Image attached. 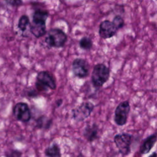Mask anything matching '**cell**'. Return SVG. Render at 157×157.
Listing matches in <instances>:
<instances>
[{
    "mask_svg": "<svg viewBox=\"0 0 157 157\" xmlns=\"http://www.w3.org/2000/svg\"><path fill=\"white\" fill-rule=\"evenodd\" d=\"M5 155L9 157H19L22 155V152L18 150H11L6 152Z\"/></svg>",
    "mask_w": 157,
    "mask_h": 157,
    "instance_id": "cell-19",
    "label": "cell"
},
{
    "mask_svg": "<svg viewBox=\"0 0 157 157\" xmlns=\"http://www.w3.org/2000/svg\"><path fill=\"white\" fill-rule=\"evenodd\" d=\"M5 1L8 4L15 7H20L23 4L22 0H5Z\"/></svg>",
    "mask_w": 157,
    "mask_h": 157,
    "instance_id": "cell-20",
    "label": "cell"
},
{
    "mask_svg": "<svg viewBox=\"0 0 157 157\" xmlns=\"http://www.w3.org/2000/svg\"><path fill=\"white\" fill-rule=\"evenodd\" d=\"M72 71L75 77L78 78L87 77L90 73V65L88 61L82 58H77L72 62Z\"/></svg>",
    "mask_w": 157,
    "mask_h": 157,
    "instance_id": "cell-7",
    "label": "cell"
},
{
    "mask_svg": "<svg viewBox=\"0 0 157 157\" xmlns=\"http://www.w3.org/2000/svg\"><path fill=\"white\" fill-rule=\"evenodd\" d=\"M99 127L96 123L88 124L83 131V136L88 142H93L98 139Z\"/></svg>",
    "mask_w": 157,
    "mask_h": 157,
    "instance_id": "cell-10",
    "label": "cell"
},
{
    "mask_svg": "<svg viewBox=\"0 0 157 157\" xmlns=\"http://www.w3.org/2000/svg\"><path fill=\"white\" fill-rule=\"evenodd\" d=\"M94 105L89 101L82 102L71 110V117L76 122H82L88 118L94 109Z\"/></svg>",
    "mask_w": 157,
    "mask_h": 157,
    "instance_id": "cell-5",
    "label": "cell"
},
{
    "mask_svg": "<svg viewBox=\"0 0 157 157\" xmlns=\"http://www.w3.org/2000/svg\"><path fill=\"white\" fill-rule=\"evenodd\" d=\"M49 16L48 11L42 9H37L34 11L33 15V22L46 23L47 19Z\"/></svg>",
    "mask_w": 157,
    "mask_h": 157,
    "instance_id": "cell-15",
    "label": "cell"
},
{
    "mask_svg": "<svg viewBox=\"0 0 157 157\" xmlns=\"http://www.w3.org/2000/svg\"><path fill=\"white\" fill-rule=\"evenodd\" d=\"M29 30L32 34L36 38L43 37L47 33L46 23L33 22L29 23Z\"/></svg>",
    "mask_w": 157,
    "mask_h": 157,
    "instance_id": "cell-12",
    "label": "cell"
},
{
    "mask_svg": "<svg viewBox=\"0 0 157 157\" xmlns=\"http://www.w3.org/2000/svg\"><path fill=\"white\" fill-rule=\"evenodd\" d=\"M118 29L113 24L112 21L105 20L102 21L99 27V35L103 39H110L117 34Z\"/></svg>",
    "mask_w": 157,
    "mask_h": 157,
    "instance_id": "cell-9",
    "label": "cell"
},
{
    "mask_svg": "<svg viewBox=\"0 0 157 157\" xmlns=\"http://www.w3.org/2000/svg\"><path fill=\"white\" fill-rule=\"evenodd\" d=\"M79 47L83 50H90L93 46L92 39L87 36H84L80 39L78 42Z\"/></svg>",
    "mask_w": 157,
    "mask_h": 157,
    "instance_id": "cell-16",
    "label": "cell"
},
{
    "mask_svg": "<svg viewBox=\"0 0 157 157\" xmlns=\"http://www.w3.org/2000/svg\"><path fill=\"white\" fill-rule=\"evenodd\" d=\"M63 99H58L55 102V104L56 107V108L59 107L63 104Z\"/></svg>",
    "mask_w": 157,
    "mask_h": 157,
    "instance_id": "cell-22",
    "label": "cell"
},
{
    "mask_svg": "<svg viewBox=\"0 0 157 157\" xmlns=\"http://www.w3.org/2000/svg\"><path fill=\"white\" fill-rule=\"evenodd\" d=\"M29 23L30 21L29 17L26 15H23L19 18L18 23V28L22 32H24L26 31V28L29 25Z\"/></svg>",
    "mask_w": 157,
    "mask_h": 157,
    "instance_id": "cell-17",
    "label": "cell"
},
{
    "mask_svg": "<svg viewBox=\"0 0 157 157\" xmlns=\"http://www.w3.org/2000/svg\"><path fill=\"white\" fill-rule=\"evenodd\" d=\"M130 110L131 106L128 100L122 101L117 105L115 110L113 118L117 125L121 126L126 124Z\"/></svg>",
    "mask_w": 157,
    "mask_h": 157,
    "instance_id": "cell-6",
    "label": "cell"
},
{
    "mask_svg": "<svg viewBox=\"0 0 157 157\" xmlns=\"http://www.w3.org/2000/svg\"><path fill=\"white\" fill-rule=\"evenodd\" d=\"M110 69L104 63H98L93 67L91 73V83L96 88L102 87L109 79Z\"/></svg>",
    "mask_w": 157,
    "mask_h": 157,
    "instance_id": "cell-1",
    "label": "cell"
},
{
    "mask_svg": "<svg viewBox=\"0 0 157 157\" xmlns=\"http://www.w3.org/2000/svg\"><path fill=\"white\" fill-rule=\"evenodd\" d=\"M45 156L48 157H61V148L59 145L55 142L52 144L51 145L48 147L44 150Z\"/></svg>",
    "mask_w": 157,
    "mask_h": 157,
    "instance_id": "cell-14",
    "label": "cell"
},
{
    "mask_svg": "<svg viewBox=\"0 0 157 157\" xmlns=\"http://www.w3.org/2000/svg\"><path fill=\"white\" fill-rule=\"evenodd\" d=\"M38 91L36 89H31L29 90H28L27 91V96L29 98H37L39 96V93H38Z\"/></svg>",
    "mask_w": 157,
    "mask_h": 157,
    "instance_id": "cell-21",
    "label": "cell"
},
{
    "mask_svg": "<svg viewBox=\"0 0 157 157\" xmlns=\"http://www.w3.org/2000/svg\"><path fill=\"white\" fill-rule=\"evenodd\" d=\"M112 23L114 25V26L116 27V28L118 29V31L121 29L124 25V20L120 15H116L113 18Z\"/></svg>",
    "mask_w": 157,
    "mask_h": 157,
    "instance_id": "cell-18",
    "label": "cell"
},
{
    "mask_svg": "<svg viewBox=\"0 0 157 157\" xmlns=\"http://www.w3.org/2000/svg\"><path fill=\"white\" fill-rule=\"evenodd\" d=\"M156 156V151H154L152 154H151L149 156L150 157H151V156Z\"/></svg>",
    "mask_w": 157,
    "mask_h": 157,
    "instance_id": "cell-23",
    "label": "cell"
},
{
    "mask_svg": "<svg viewBox=\"0 0 157 157\" xmlns=\"http://www.w3.org/2000/svg\"><path fill=\"white\" fill-rule=\"evenodd\" d=\"M53 120L45 115H42L36 119L35 126L40 129L48 130L51 128Z\"/></svg>",
    "mask_w": 157,
    "mask_h": 157,
    "instance_id": "cell-13",
    "label": "cell"
},
{
    "mask_svg": "<svg viewBox=\"0 0 157 157\" xmlns=\"http://www.w3.org/2000/svg\"><path fill=\"white\" fill-rule=\"evenodd\" d=\"M67 40V34L61 29L51 28L47 32L45 38V43L51 48H62Z\"/></svg>",
    "mask_w": 157,
    "mask_h": 157,
    "instance_id": "cell-3",
    "label": "cell"
},
{
    "mask_svg": "<svg viewBox=\"0 0 157 157\" xmlns=\"http://www.w3.org/2000/svg\"><path fill=\"white\" fill-rule=\"evenodd\" d=\"M13 115L15 118L23 123L29 121L31 118V112L28 104L26 102L17 103L13 108Z\"/></svg>",
    "mask_w": 157,
    "mask_h": 157,
    "instance_id": "cell-8",
    "label": "cell"
},
{
    "mask_svg": "<svg viewBox=\"0 0 157 157\" xmlns=\"http://www.w3.org/2000/svg\"><path fill=\"white\" fill-rule=\"evenodd\" d=\"M156 133L152 134L146 137L142 142L140 148L139 153L141 155H146L150 152L156 142Z\"/></svg>",
    "mask_w": 157,
    "mask_h": 157,
    "instance_id": "cell-11",
    "label": "cell"
},
{
    "mask_svg": "<svg viewBox=\"0 0 157 157\" xmlns=\"http://www.w3.org/2000/svg\"><path fill=\"white\" fill-rule=\"evenodd\" d=\"M35 87L39 92H46L48 89L55 90L56 88V83L53 75L48 71H42L38 72Z\"/></svg>",
    "mask_w": 157,
    "mask_h": 157,
    "instance_id": "cell-2",
    "label": "cell"
},
{
    "mask_svg": "<svg viewBox=\"0 0 157 157\" xmlns=\"http://www.w3.org/2000/svg\"><path fill=\"white\" fill-rule=\"evenodd\" d=\"M133 136L129 133L121 132L116 134L113 137V142L122 156H128L131 151V146L132 143Z\"/></svg>",
    "mask_w": 157,
    "mask_h": 157,
    "instance_id": "cell-4",
    "label": "cell"
}]
</instances>
